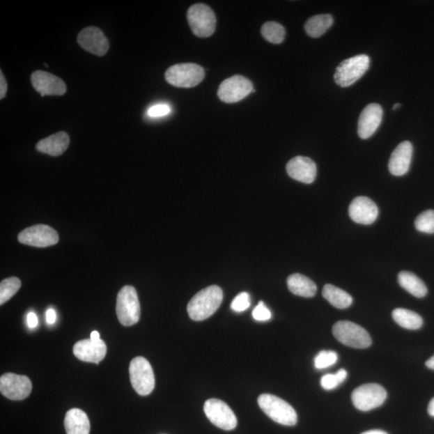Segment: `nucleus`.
Instances as JSON below:
<instances>
[{
	"instance_id": "1",
	"label": "nucleus",
	"mask_w": 434,
	"mask_h": 434,
	"mask_svg": "<svg viewBox=\"0 0 434 434\" xmlns=\"http://www.w3.org/2000/svg\"><path fill=\"white\" fill-rule=\"evenodd\" d=\"M221 287L211 286L203 289L192 297L187 305L188 316L194 321H203L215 313L223 301Z\"/></svg>"
},
{
	"instance_id": "2",
	"label": "nucleus",
	"mask_w": 434,
	"mask_h": 434,
	"mask_svg": "<svg viewBox=\"0 0 434 434\" xmlns=\"http://www.w3.org/2000/svg\"><path fill=\"white\" fill-rule=\"evenodd\" d=\"M258 403L272 420L279 424L294 426L297 422V412L289 403L271 394H263L258 397Z\"/></svg>"
},
{
	"instance_id": "3",
	"label": "nucleus",
	"mask_w": 434,
	"mask_h": 434,
	"mask_svg": "<svg viewBox=\"0 0 434 434\" xmlns=\"http://www.w3.org/2000/svg\"><path fill=\"white\" fill-rule=\"evenodd\" d=\"M369 66V56L365 54L355 56L351 59L344 60L334 72V82L343 88L351 86L364 75Z\"/></svg>"
},
{
	"instance_id": "4",
	"label": "nucleus",
	"mask_w": 434,
	"mask_h": 434,
	"mask_svg": "<svg viewBox=\"0 0 434 434\" xmlns=\"http://www.w3.org/2000/svg\"><path fill=\"white\" fill-rule=\"evenodd\" d=\"M205 70L194 63H184L171 66L165 73L167 82L178 88H192L205 78Z\"/></svg>"
},
{
	"instance_id": "5",
	"label": "nucleus",
	"mask_w": 434,
	"mask_h": 434,
	"mask_svg": "<svg viewBox=\"0 0 434 434\" xmlns=\"http://www.w3.org/2000/svg\"><path fill=\"white\" fill-rule=\"evenodd\" d=\"M339 342L350 348L364 349L371 346L372 338L364 328L350 321H339L332 328Z\"/></svg>"
},
{
	"instance_id": "6",
	"label": "nucleus",
	"mask_w": 434,
	"mask_h": 434,
	"mask_svg": "<svg viewBox=\"0 0 434 434\" xmlns=\"http://www.w3.org/2000/svg\"><path fill=\"white\" fill-rule=\"evenodd\" d=\"M116 312L118 321L125 327L133 326L139 321L140 304L134 287L125 286L118 292Z\"/></svg>"
},
{
	"instance_id": "7",
	"label": "nucleus",
	"mask_w": 434,
	"mask_h": 434,
	"mask_svg": "<svg viewBox=\"0 0 434 434\" xmlns=\"http://www.w3.org/2000/svg\"><path fill=\"white\" fill-rule=\"evenodd\" d=\"M187 21L192 33L198 38H206L216 30L217 18L213 10L203 3L192 5L187 10Z\"/></svg>"
},
{
	"instance_id": "8",
	"label": "nucleus",
	"mask_w": 434,
	"mask_h": 434,
	"mask_svg": "<svg viewBox=\"0 0 434 434\" xmlns=\"http://www.w3.org/2000/svg\"><path fill=\"white\" fill-rule=\"evenodd\" d=\"M130 382L136 393L140 396H148L155 389V380L153 367L148 359L136 357L130 364Z\"/></svg>"
},
{
	"instance_id": "9",
	"label": "nucleus",
	"mask_w": 434,
	"mask_h": 434,
	"mask_svg": "<svg viewBox=\"0 0 434 434\" xmlns=\"http://www.w3.org/2000/svg\"><path fill=\"white\" fill-rule=\"evenodd\" d=\"M387 392L378 384H367L358 387L353 391L352 401L358 410L368 412L384 404Z\"/></svg>"
},
{
	"instance_id": "10",
	"label": "nucleus",
	"mask_w": 434,
	"mask_h": 434,
	"mask_svg": "<svg viewBox=\"0 0 434 434\" xmlns=\"http://www.w3.org/2000/svg\"><path fill=\"white\" fill-rule=\"evenodd\" d=\"M203 411L208 419L222 430L233 431L238 426L237 417L226 402L209 399L203 405Z\"/></svg>"
},
{
	"instance_id": "11",
	"label": "nucleus",
	"mask_w": 434,
	"mask_h": 434,
	"mask_svg": "<svg viewBox=\"0 0 434 434\" xmlns=\"http://www.w3.org/2000/svg\"><path fill=\"white\" fill-rule=\"evenodd\" d=\"M254 86L247 77L235 75L223 81L218 88V97L226 103H235L254 92Z\"/></svg>"
},
{
	"instance_id": "12",
	"label": "nucleus",
	"mask_w": 434,
	"mask_h": 434,
	"mask_svg": "<svg viewBox=\"0 0 434 434\" xmlns=\"http://www.w3.org/2000/svg\"><path fill=\"white\" fill-rule=\"evenodd\" d=\"M19 242L30 247L45 248L59 242V235L54 228L46 224H36L23 230L18 236Z\"/></svg>"
},
{
	"instance_id": "13",
	"label": "nucleus",
	"mask_w": 434,
	"mask_h": 434,
	"mask_svg": "<svg viewBox=\"0 0 434 434\" xmlns=\"http://www.w3.org/2000/svg\"><path fill=\"white\" fill-rule=\"evenodd\" d=\"M31 389L33 386L27 376L6 373L0 378V391L10 400L22 401L27 398Z\"/></svg>"
},
{
	"instance_id": "14",
	"label": "nucleus",
	"mask_w": 434,
	"mask_h": 434,
	"mask_svg": "<svg viewBox=\"0 0 434 434\" xmlns=\"http://www.w3.org/2000/svg\"><path fill=\"white\" fill-rule=\"evenodd\" d=\"M31 82L41 96H61L67 91L65 83L61 78L45 71L34 72Z\"/></svg>"
},
{
	"instance_id": "15",
	"label": "nucleus",
	"mask_w": 434,
	"mask_h": 434,
	"mask_svg": "<svg viewBox=\"0 0 434 434\" xmlns=\"http://www.w3.org/2000/svg\"><path fill=\"white\" fill-rule=\"evenodd\" d=\"M82 48L96 56H104L109 50V42L102 31L96 27L83 29L77 36Z\"/></svg>"
},
{
	"instance_id": "16",
	"label": "nucleus",
	"mask_w": 434,
	"mask_h": 434,
	"mask_svg": "<svg viewBox=\"0 0 434 434\" xmlns=\"http://www.w3.org/2000/svg\"><path fill=\"white\" fill-rule=\"evenodd\" d=\"M349 216L355 223L372 224L379 215V209L369 197L355 198L349 206Z\"/></svg>"
},
{
	"instance_id": "17",
	"label": "nucleus",
	"mask_w": 434,
	"mask_h": 434,
	"mask_svg": "<svg viewBox=\"0 0 434 434\" xmlns=\"http://www.w3.org/2000/svg\"><path fill=\"white\" fill-rule=\"evenodd\" d=\"M383 118V109L380 104H368L364 109L358 122V134L362 139H367L373 136L380 127Z\"/></svg>"
},
{
	"instance_id": "18",
	"label": "nucleus",
	"mask_w": 434,
	"mask_h": 434,
	"mask_svg": "<svg viewBox=\"0 0 434 434\" xmlns=\"http://www.w3.org/2000/svg\"><path fill=\"white\" fill-rule=\"evenodd\" d=\"M286 171L292 179L309 185L316 180L317 167L315 162L310 158L296 156L287 164Z\"/></svg>"
},
{
	"instance_id": "19",
	"label": "nucleus",
	"mask_w": 434,
	"mask_h": 434,
	"mask_svg": "<svg viewBox=\"0 0 434 434\" xmlns=\"http://www.w3.org/2000/svg\"><path fill=\"white\" fill-rule=\"evenodd\" d=\"M107 352V345L102 339L98 341L84 339L76 343L73 347V354L78 359L96 364L100 363L106 357Z\"/></svg>"
},
{
	"instance_id": "20",
	"label": "nucleus",
	"mask_w": 434,
	"mask_h": 434,
	"mask_svg": "<svg viewBox=\"0 0 434 434\" xmlns=\"http://www.w3.org/2000/svg\"><path fill=\"white\" fill-rule=\"evenodd\" d=\"M412 156V145L409 141L400 144L392 153L389 162L390 173L401 176L410 170Z\"/></svg>"
},
{
	"instance_id": "21",
	"label": "nucleus",
	"mask_w": 434,
	"mask_h": 434,
	"mask_svg": "<svg viewBox=\"0 0 434 434\" xmlns=\"http://www.w3.org/2000/svg\"><path fill=\"white\" fill-rule=\"evenodd\" d=\"M70 141V136L65 132H61L40 140L36 144V149L41 153L59 156L69 148Z\"/></svg>"
},
{
	"instance_id": "22",
	"label": "nucleus",
	"mask_w": 434,
	"mask_h": 434,
	"mask_svg": "<svg viewBox=\"0 0 434 434\" xmlns=\"http://www.w3.org/2000/svg\"><path fill=\"white\" fill-rule=\"evenodd\" d=\"M65 428L67 434H88L91 423L85 412L72 409L65 415Z\"/></svg>"
},
{
	"instance_id": "23",
	"label": "nucleus",
	"mask_w": 434,
	"mask_h": 434,
	"mask_svg": "<svg viewBox=\"0 0 434 434\" xmlns=\"http://www.w3.org/2000/svg\"><path fill=\"white\" fill-rule=\"evenodd\" d=\"M287 286L292 294L297 296L312 297L316 295L315 282L300 274H291L287 279Z\"/></svg>"
},
{
	"instance_id": "24",
	"label": "nucleus",
	"mask_w": 434,
	"mask_h": 434,
	"mask_svg": "<svg viewBox=\"0 0 434 434\" xmlns=\"http://www.w3.org/2000/svg\"><path fill=\"white\" fill-rule=\"evenodd\" d=\"M398 281L402 288L414 297H423L427 294L428 290L424 282L411 272H401L398 274Z\"/></svg>"
},
{
	"instance_id": "25",
	"label": "nucleus",
	"mask_w": 434,
	"mask_h": 434,
	"mask_svg": "<svg viewBox=\"0 0 434 434\" xmlns=\"http://www.w3.org/2000/svg\"><path fill=\"white\" fill-rule=\"evenodd\" d=\"M323 296L338 309H345L352 304V297L346 291L331 284L324 286Z\"/></svg>"
},
{
	"instance_id": "26",
	"label": "nucleus",
	"mask_w": 434,
	"mask_h": 434,
	"mask_svg": "<svg viewBox=\"0 0 434 434\" xmlns=\"http://www.w3.org/2000/svg\"><path fill=\"white\" fill-rule=\"evenodd\" d=\"M333 23L332 15L329 14L317 15L307 21L305 31L311 38H320L332 27Z\"/></svg>"
},
{
	"instance_id": "27",
	"label": "nucleus",
	"mask_w": 434,
	"mask_h": 434,
	"mask_svg": "<svg viewBox=\"0 0 434 434\" xmlns=\"http://www.w3.org/2000/svg\"><path fill=\"white\" fill-rule=\"evenodd\" d=\"M393 318L399 326L408 330H417L423 325L422 318L418 313L403 308L395 309L393 311Z\"/></svg>"
},
{
	"instance_id": "28",
	"label": "nucleus",
	"mask_w": 434,
	"mask_h": 434,
	"mask_svg": "<svg viewBox=\"0 0 434 434\" xmlns=\"http://www.w3.org/2000/svg\"><path fill=\"white\" fill-rule=\"evenodd\" d=\"M261 33L266 40L274 45L282 43L286 36V30L284 26L274 22V21L265 23L261 27Z\"/></svg>"
},
{
	"instance_id": "29",
	"label": "nucleus",
	"mask_w": 434,
	"mask_h": 434,
	"mask_svg": "<svg viewBox=\"0 0 434 434\" xmlns=\"http://www.w3.org/2000/svg\"><path fill=\"white\" fill-rule=\"evenodd\" d=\"M21 287V281L18 278L12 277L4 279L0 284V304L3 305L17 294Z\"/></svg>"
},
{
	"instance_id": "30",
	"label": "nucleus",
	"mask_w": 434,
	"mask_h": 434,
	"mask_svg": "<svg viewBox=\"0 0 434 434\" xmlns=\"http://www.w3.org/2000/svg\"><path fill=\"white\" fill-rule=\"evenodd\" d=\"M348 378V372L345 369L339 370L336 374L324 375L320 380L322 388L325 390H333L341 385Z\"/></svg>"
},
{
	"instance_id": "31",
	"label": "nucleus",
	"mask_w": 434,
	"mask_h": 434,
	"mask_svg": "<svg viewBox=\"0 0 434 434\" xmlns=\"http://www.w3.org/2000/svg\"><path fill=\"white\" fill-rule=\"evenodd\" d=\"M415 227L418 231L434 233V211L427 210L421 213L416 219Z\"/></svg>"
},
{
	"instance_id": "32",
	"label": "nucleus",
	"mask_w": 434,
	"mask_h": 434,
	"mask_svg": "<svg viewBox=\"0 0 434 434\" xmlns=\"http://www.w3.org/2000/svg\"><path fill=\"white\" fill-rule=\"evenodd\" d=\"M338 360V355L333 351H322L318 353L313 362L317 369H324L336 364Z\"/></svg>"
},
{
	"instance_id": "33",
	"label": "nucleus",
	"mask_w": 434,
	"mask_h": 434,
	"mask_svg": "<svg viewBox=\"0 0 434 434\" xmlns=\"http://www.w3.org/2000/svg\"><path fill=\"white\" fill-rule=\"evenodd\" d=\"M250 307V296L247 292L240 293L231 303V309L235 312H243Z\"/></svg>"
},
{
	"instance_id": "34",
	"label": "nucleus",
	"mask_w": 434,
	"mask_h": 434,
	"mask_svg": "<svg viewBox=\"0 0 434 434\" xmlns=\"http://www.w3.org/2000/svg\"><path fill=\"white\" fill-rule=\"evenodd\" d=\"M253 317L257 321H268L271 318V312L265 305L263 302H259L258 305L254 308Z\"/></svg>"
},
{
	"instance_id": "35",
	"label": "nucleus",
	"mask_w": 434,
	"mask_h": 434,
	"mask_svg": "<svg viewBox=\"0 0 434 434\" xmlns=\"http://www.w3.org/2000/svg\"><path fill=\"white\" fill-rule=\"evenodd\" d=\"M171 108L169 106L165 104H156V106L151 107L148 109V115L151 118H159L165 116L170 114Z\"/></svg>"
},
{
	"instance_id": "36",
	"label": "nucleus",
	"mask_w": 434,
	"mask_h": 434,
	"mask_svg": "<svg viewBox=\"0 0 434 434\" xmlns=\"http://www.w3.org/2000/svg\"><path fill=\"white\" fill-rule=\"evenodd\" d=\"M8 91V84L6 79L3 75V72H0V98L3 99L6 96Z\"/></svg>"
},
{
	"instance_id": "37",
	"label": "nucleus",
	"mask_w": 434,
	"mask_h": 434,
	"mask_svg": "<svg viewBox=\"0 0 434 434\" xmlns=\"http://www.w3.org/2000/svg\"><path fill=\"white\" fill-rule=\"evenodd\" d=\"M28 324L31 328H34L38 326V318L33 312H31L28 315Z\"/></svg>"
},
{
	"instance_id": "38",
	"label": "nucleus",
	"mask_w": 434,
	"mask_h": 434,
	"mask_svg": "<svg viewBox=\"0 0 434 434\" xmlns=\"http://www.w3.org/2000/svg\"><path fill=\"white\" fill-rule=\"evenodd\" d=\"M47 322L49 324H54L56 322V312L54 310L49 309L46 313Z\"/></svg>"
},
{
	"instance_id": "39",
	"label": "nucleus",
	"mask_w": 434,
	"mask_h": 434,
	"mask_svg": "<svg viewBox=\"0 0 434 434\" xmlns=\"http://www.w3.org/2000/svg\"><path fill=\"white\" fill-rule=\"evenodd\" d=\"M428 412L431 417H434V397L431 401L430 404L428 406Z\"/></svg>"
},
{
	"instance_id": "40",
	"label": "nucleus",
	"mask_w": 434,
	"mask_h": 434,
	"mask_svg": "<svg viewBox=\"0 0 434 434\" xmlns=\"http://www.w3.org/2000/svg\"><path fill=\"white\" fill-rule=\"evenodd\" d=\"M91 339L93 341H98L100 339V334L96 331H94L91 333Z\"/></svg>"
},
{
	"instance_id": "41",
	"label": "nucleus",
	"mask_w": 434,
	"mask_h": 434,
	"mask_svg": "<svg viewBox=\"0 0 434 434\" xmlns=\"http://www.w3.org/2000/svg\"><path fill=\"white\" fill-rule=\"evenodd\" d=\"M426 364L428 369L434 370V355L430 359L427 360Z\"/></svg>"
},
{
	"instance_id": "42",
	"label": "nucleus",
	"mask_w": 434,
	"mask_h": 434,
	"mask_svg": "<svg viewBox=\"0 0 434 434\" xmlns=\"http://www.w3.org/2000/svg\"><path fill=\"white\" fill-rule=\"evenodd\" d=\"M362 434H388V433H387L386 432L383 431L373 430V431H366Z\"/></svg>"
},
{
	"instance_id": "43",
	"label": "nucleus",
	"mask_w": 434,
	"mask_h": 434,
	"mask_svg": "<svg viewBox=\"0 0 434 434\" xmlns=\"http://www.w3.org/2000/svg\"><path fill=\"white\" fill-rule=\"evenodd\" d=\"M401 107V104L400 103H396L393 107L394 111H396V109H398Z\"/></svg>"
}]
</instances>
